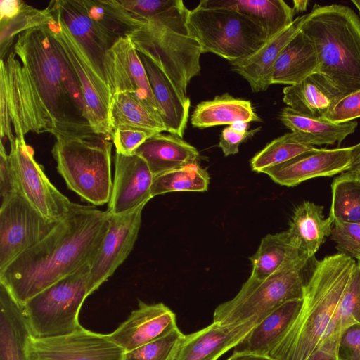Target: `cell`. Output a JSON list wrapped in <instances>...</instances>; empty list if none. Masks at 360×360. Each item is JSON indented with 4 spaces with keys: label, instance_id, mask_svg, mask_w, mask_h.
I'll return each mask as SVG.
<instances>
[{
    "label": "cell",
    "instance_id": "37",
    "mask_svg": "<svg viewBox=\"0 0 360 360\" xmlns=\"http://www.w3.org/2000/svg\"><path fill=\"white\" fill-rule=\"evenodd\" d=\"M360 324V262L356 265L323 340L340 337L348 327Z\"/></svg>",
    "mask_w": 360,
    "mask_h": 360
},
{
    "label": "cell",
    "instance_id": "24",
    "mask_svg": "<svg viewBox=\"0 0 360 360\" xmlns=\"http://www.w3.org/2000/svg\"><path fill=\"white\" fill-rule=\"evenodd\" d=\"M198 6L236 11L259 25L268 40L289 27L295 20L293 8L283 0H203Z\"/></svg>",
    "mask_w": 360,
    "mask_h": 360
},
{
    "label": "cell",
    "instance_id": "4",
    "mask_svg": "<svg viewBox=\"0 0 360 360\" xmlns=\"http://www.w3.org/2000/svg\"><path fill=\"white\" fill-rule=\"evenodd\" d=\"M314 43L317 72L344 95L360 90V18L349 6L315 4L301 27Z\"/></svg>",
    "mask_w": 360,
    "mask_h": 360
},
{
    "label": "cell",
    "instance_id": "19",
    "mask_svg": "<svg viewBox=\"0 0 360 360\" xmlns=\"http://www.w3.org/2000/svg\"><path fill=\"white\" fill-rule=\"evenodd\" d=\"M177 328L176 315L167 306L139 300L138 308L108 335L127 352L160 339Z\"/></svg>",
    "mask_w": 360,
    "mask_h": 360
},
{
    "label": "cell",
    "instance_id": "9",
    "mask_svg": "<svg viewBox=\"0 0 360 360\" xmlns=\"http://www.w3.org/2000/svg\"><path fill=\"white\" fill-rule=\"evenodd\" d=\"M306 264L284 267L267 278L259 281L250 277L231 300L214 310L213 322L238 325L252 319H263L283 303L302 299V270Z\"/></svg>",
    "mask_w": 360,
    "mask_h": 360
},
{
    "label": "cell",
    "instance_id": "14",
    "mask_svg": "<svg viewBox=\"0 0 360 360\" xmlns=\"http://www.w3.org/2000/svg\"><path fill=\"white\" fill-rule=\"evenodd\" d=\"M144 206L124 214H110L106 234L90 264L89 285L92 292L114 274L130 254L138 237Z\"/></svg>",
    "mask_w": 360,
    "mask_h": 360
},
{
    "label": "cell",
    "instance_id": "41",
    "mask_svg": "<svg viewBox=\"0 0 360 360\" xmlns=\"http://www.w3.org/2000/svg\"><path fill=\"white\" fill-rule=\"evenodd\" d=\"M330 238L340 252L360 259V224L335 221Z\"/></svg>",
    "mask_w": 360,
    "mask_h": 360
},
{
    "label": "cell",
    "instance_id": "16",
    "mask_svg": "<svg viewBox=\"0 0 360 360\" xmlns=\"http://www.w3.org/2000/svg\"><path fill=\"white\" fill-rule=\"evenodd\" d=\"M352 151V146L333 149L314 148L261 173L268 175L276 184L292 187L309 179L332 176L348 171Z\"/></svg>",
    "mask_w": 360,
    "mask_h": 360
},
{
    "label": "cell",
    "instance_id": "33",
    "mask_svg": "<svg viewBox=\"0 0 360 360\" xmlns=\"http://www.w3.org/2000/svg\"><path fill=\"white\" fill-rule=\"evenodd\" d=\"M110 120L112 130L126 127L144 130L153 134L167 131L159 112L136 95L128 92L112 95Z\"/></svg>",
    "mask_w": 360,
    "mask_h": 360
},
{
    "label": "cell",
    "instance_id": "29",
    "mask_svg": "<svg viewBox=\"0 0 360 360\" xmlns=\"http://www.w3.org/2000/svg\"><path fill=\"white\" fill-rule=\"evenodd\" d=\"M30 335L22 307L0 283V360H28L26 342Z\"/></svg>",
    "mask_w": 360,
    "mask_h": 360
},
{
    "label": "cell",
    "instance_id": "2",
    "mask_svg": "<svg viewBox=\"0 0 360 360\" xmlns=\"http://www.w3.org/2000/svg\"><path fill=\"white\" fill-rule=\"evenodd\" d=\"M110 218L107 210L75 203L45 238L0 271V283L24 305L92 261L106 234Z\"/></svg>",
    "mask_w": 360,
    "mask_h": 360
},
{
    "label": "cell",
    "instance_id": "5",
    "mask_svg": "<svg viewBox=\"0 0 360 360\" xmlns=\"http://www.w3.org/2000/svg\"><path fill=\"white\" fill-rule=\"evenodd\" d=\"M110 138L93 133L56 139L52 155L67 186L94 205L109 202L112 191Z\"/></svg>",
    "mask_w": 360,
    "mask_h": 360
},
{
    "label": "cell",
    "instance_id": "47",
    "mask_svg": "<svg viewBox=\"0 0 360 360\" xmlns=\"http://www.w3.org/2000/svg\"><path fill=\"white\" fill-rule=\"evenodd\" d=\"M340 337H332L321 341L307 360H339L338 351Z\"/></svg>",
    "mask_w": 360,
    "mask_h": 360
},
{
    "label": "cell",
    "instance_id": "46",
    "mask_svg": "<svg viewBox=\"0 0 360 360\" xmlns=\"http://www.w3.org/2000/svg\"><path fill=\"white\" fill-rule=\"evenodd\" d=\"M18 192L15 175L2 141L0 148V194L1 201L13 193Z\"/></svg>",
    "mask_w": 360,
    "mask_h": 360
},
{
    "label": "cell",
    "instance_id": "48",
    "mask_svg": "<svg viewBox=\"0 0 360 360\" xmlns=\"http://www.w3.org/2000/svg\"><path fill=\"white\" fill-rule=\"evenodd\" d=\"M25 2L20 0H1L0 1V20L15 16L22 8Z\"/></svg>",
    "mask_w": 360,
    "mask_h": 360
},
{
    "label": "cell",
    "instance_id": "50",
    "mask_svg": "<svg viewBox=\"0 0 360 360\" xmlns=\"http://www.w3.org/2000/svg\"><path fill=\"white\" fill-rule=\"evenodd\" d=\"M227 360H273L269 356L249 354H233Z\"/></svg>",
    "mask_w": 360,
    "mask_h": 360
},
{
    "label": "cell",
    "instance_id": "13",
    "mask_svg": "<svg viewBox=\"0 0 360 360\" xmlns=\"http://www.w3.org/2000/svg\"><path fill=\"white\" fill-rule=\"evenodd\" d=\"M124 353L108 334L82 326L72 333L49 338L30 335L26 342L28 360H121Z\"/></svg>",
    "mask_w": 360,
    "mask_h": 360
},
{
    "label": "cell",
    "instance_id": "8",
    "mask_svg": "<svg viewBox=\"0 0 360 360\" xmlns=\"http://www.w3.org/2000/svg\"><path fill=\"white\" fill-rule=\"evenodd\" d=\"M172 18L143 21L129 37L136 51L148 57L179 94L188 99L187 86L200 71V58L203 53L195 38L175 32L167 26Z\"/></svg>",
    "mask_w": 360,
    "mask_h": 360
},
{
    "label": "cell",
    "instance_id": "42",
    "mask_svg": "<svg viewBox=\"0 0 360 360\" xmlns=\"http://www.w3.org/2000/svg\"><path fill=\"white\" fill-rule=\"evenodd\" d=\"M248 123L239 122L229 125L221 131L219 147L225 156L235 155L239 151V146L261 130V127L248 130Z\"/></svg>",
    "mask_w": 360,
    "mask_h": 360
},
{
    "label": "cell",
    "instance_id": "52",
    "mask_svg": "<svg viewBox=\"0 0 360 360\" xmlns=\"http://www.w3.org/2000/svg\"><path fill=\"white\" fill-rule=\"evenodd\" d=\"M352 3L355 6L356 9L358 10L360 16V0H353L352 1Z\"/></svg>",
    "mask_w": 360,
    "mask_h": 360
},
{
    "label": "cell",
    "instance_id": "36",
    "mask_svg": "<svg viewBox=\"0 0 360 360\" xmlns=\"http://www.w3.org/2000/svg\"><path fill=\"white\" fill-rule=\"evenodd\" d=\"M316 148L296 132L285 133L274 139L255 154L250 160L253 171L264 169L281 164Z\"/></svg>",
    "mask_w": 360,
    "mask_h": 360
},
{
    "label": "cell",
    "instance_id": "32",
    "mask_svg": "<svg viewBox=\"0 0 360 360\" xmlns=\"http://www.w3.org/2000/svg\"><path fill=\"white\" fill-rule=\"evenodd\" d=\"M250 101L236 98L229 94L198 104L191 123L193 127L203 129L217 125H231L236 122H261Z\"/></svg>",
    "mask_w": 360,
    "mask_h": 360
},
{
    "label": "cell",
    "instance_id": "18",
    "mask_svg": "<svg viewBox=\"0 0 360 360\" xmlns=\"http://www.w3.org/2000/svg\"><path fill=\"white\" fill-rule=\"evenodd\" d=\"M105 67L112 95L133 94L159 112L146 69L129 36L120 37L109 49Z\"/></svg>",
    "mask_w": 360,
    "mask_h": 360
},
{
    "label": "cell",
    "instance_id": "20",
    "mask_svg": "<svg viewBox=\"0 0 360 360\" xmlns=\"http://www.w3.org/2000/svg\"><path fill=\"white\" fill-rule=\"evenodd\" d=\"M262 319L238 325L213 322L195 333L185 335L176 360H217L234 348Z\"/></svg>",
    "mask_w": 360,
    "mask_h": 360
},
{
    "label": "cell",
    "instance_id": "43",
    "mask_svg": "<svg viewBox=\"0 0 360 360\" xmlns=\"http://www.w3.org/2000/svg\"><path fill=\"white\" fill-rule=\"evenodd\" d=\"M153 134L141 129L120 127L113 130L112 141L116 153L131 155Z\"/></svg>",
    "mask_w": 360,
    "mask_h": 360
},
{
    "label": "cell",
    "instance_id": "28",
    "mask_svg": "<svg viewBox=\"0 0 360 360\" xmlns=\"http://www.w3.org/2000/svg\"><path fill=\"white\" fill-rule=\"evenodd\" d=\"M319 59L312 41L300 31L283 49L274 65L272 84L294 85L317 72Z\"/></svg>",
    "mask_w": 360,
    "mask_h": 360
},
{
    "label": "cell",
    "instance_id": "1",
    "mask_svg": "<svg viewBox=\"0 0 360 360\" xmlns=\"http://www.w3.org/2000/svg\"><path fill=\"white\" fill-rule=\"evenodd\" d=\"M1 137L56 139L94 133L79 82L48 24L20 33L0 61Z\"/></svg>",
    "mask_w": 360,
    "mask_h": 360
},
{
    "label": "cell",
    "instance_id": "53",
    "mask_svg": "<svg viewBox=\"0 0 360 360\" xmlns=\"http://www.w3.org/2000/svg\"><path fill=\"white\" fill-rule=\"evenodd\" d=\"M357 261H359V262H360V259H358Z\"/></svg>",
    "mask_w": 360,
    "mask_h": 360
},
{
    "label": "cell",
    "instance_id": "51",
    "mask_svg": "<svg viewBox=\"0 0 360 360\" xmlns=\"http://www.w3.org/2000/svg\"><path fill=\"white\" fill-rule=\"evenodd\" d=\"M294 6L293 9L295 12H302L306 11L307 8V5L309 4L308 1H293Z\"/></svg>",
    "mask_w": 360,
    "mask_h": 360
},
{
    "label": "cell",
    "instance_id": "45",
    "mask_svg": "<svg viewBox=\"0 0 360 360\" xmlns=\"http://www.w3.org/2000/svg\"><path fill=\"white\" fill-rule=\"evenodd\" d=\"M338 355L339 360H360V324L352 325L342 332Z\"/></svg>",
    "mask_w": 360,
    "mask_h": 360
},
{
    "label": "cell",
    "instance_id": "7",
    "mask_svg": "<svg viewBox=\"0 0 360 360\" xmlns=\"http://www.w3.org/2000/svg\"><path fill=\"white\" fill-rule=\"evenodd\" d=\"M187 27L202 53H214L230 63L250 56L268 40L253 20L231 9L198 6L189 10Z\"/></svg>",
    "mask_w": 360,
    "mask_h": 360
},
{
    "label": "cell",
    "instance_id": "54",
    "mask_svg": "<svg viewBox=\"0 0 360 360\" xmlns=\"http://www.w3.org/2000/svg\"><path fill=\"white\" fill-rule=\"evenodd\" d=\"M273 360H276V359H273Z\"/></svg>",
    "mask_w": 360,
    "mask_h": 360
},
{
    "label": "cell",
    "instance_id": "15",
    "mask_svg": "<svg viewBox=\"0 0 360 360\" xmlns=\"http://www.w3.org/2000/svg\"><path fill=\"white\" fill-rule=\"evenodd\" d=\"M48 6L51 13L65 25L98 74L109 86L105 67L106 54L120 38L91 18L79 0H56L50 2Z\"/></svg>",
    "mask_w": 360,
    "mask_h": 360
},
{
    "label": "cell",
    "instance_id": "40",
    "mask_svg": "<svg viewBox=\"0 0 360 360\" xmlns=\"http://www.w3.org/2000/svg\"><path fill=\"white\" fill-rule=\"evenodd\" d=\"M184 335L178 328L160 339L124 352L121 360H176Z\"/></svg>",
    "mask_w": 360,
    "mask_h": 360
},
{
    "label": "cell",
    "instance_id": "35",
    "mask_svg": "<svg viewBox=\"0 0 360 360\" xmlns=\"http://www.w3.org/2000/svg\"><path fill=\"white\" fill-rule=\"evenodd\" d=\"M210 176L198 163H191L154 176L152 198L169 192H202L208 188Z\"/></svg>",
    "mask_w": 360,
    "mask_h": 360
},
{
    "label": "cell",
    "instance_id": "38",
    "mask_svg": "<svg viewBox=\"0 0 360 360\" xmlns=\"http://www.w3.org/2000/svg\"><path fill=\"white\" fill-rule=\"evenodd\" d=\"M52 18L53 15L49 6L37 9L25 3L15 16L0 20L1 59H4L15 36L28 30L46 25Z\"/></svg>",
    "mask_w": 360,
    "mask_h": 360
},
{
    "label": "cell",
    "instance_id": "22",
    "mask_svg": "<svg viewBox=\"0 0 360 360\" xmlns=\"http://www.w3.org/2000/svg\"><path fill=\"white\" fill-rule=\"evenodd\" d=\"M139 55L146 69L156 105L167 131L182 138L189 115L190 98L184 99L167 77L148 57L141 53Z\"/></svg>",
    "mask_w": 360,
    "mask_h": 360
},
{
    "label": "cell",
    "instance_id": "11",
    "mask_svg": "<svg viewBox=\"0 0 360 360\" xmlns=\"http://www.w3.org/2000/svg\"><path fill=\"white\" fill-rule=\"evenodd\" d=\"M8 154L18 192L46 219L58 222L72 208L71 202L49 181L25 137H15Z\"/></svg>",
    "mask_w": 360,
    "mask_h": 360
},
{
    "label": "cell",
    "instance_id": "17",
    "mask_svg": "<svg viewBox=\"0 0 360 360\" xmlns=\"http://www.w3.org/2000/svg\"><path fill=\"white\" fill-rule=\"evenodd\" d=\"M153 179L154 175L142 158L116 153L115 175L107 211L117 215L146 205L153 198Z\"/></svg>",
    "mask_w": 360,
    "mask_h": 360
},
{
    "label": "cell",
    "instance_id": "10",
    "mask_svg": "<svg viewBox=\"0 0 360 360\" xmlns=\"http://www.w3.org/2000/svg\"><path fill=\"white\" fill-rule=\"evenodd\" d=\"M52 15L49 28L60 45L79 82L89 122L94 133L112 139L110 107L112 94L65 25L58 16Z\"/></svg>",
    "mask_w": 360,
    "mask_h": 360
},
{
    "label": "cell",
    "instance_id": "44",
    "mask_svg": "<svg viewBox=\"0 0 360 360\" xmlns=\"http://www.w3.org/2000/svg\"><path fill=\"white\" fill-rule=\"evenodd\" d=\"M359 117L360 90L345 96L322 118L333 122H346Z\"/></svg>",
    "mask_w": 360,
    "mask_h": 360
},
{
    "label": "cell",
    "instance_id": "21",
    "mask_svg": "<svg viewBox=\"0 0 360 360\" xmlns=\"http://www.w3.org/2000/svg\"><path fill=\"white\" fill-rule=\"evenodd\" d=\"M307 13L297 17L286 29L275 35L250 56L231 62V69L243 77L253 92L266 91L272 84L274 65L288 42L300 31Z\"/></svg>",
    "mask_w": 360,
    "mask_h": 360
},
{
    "label": "cell",
    "instance_id": "26",
    "mask_svg": "<svg viewBox=\"0 0 360 360\" xmlns=\"http://www.w3.org/2000/svg\"><path fill=\"white\" fill-rule=\"evenodd\" d=\"M148 164L154 176L198 163V150L182 138L171 134L157 133L149 137L135 152Z\"/></svg>",
    "mask_w": 360,
    "mask_h": 360
},
{
    "label": "cell",
    "instance_id": "39",
    "mask_svg": "<svg viewBox=\"0 0 360 360\" xmlns=\"http://www.w3.org/2000/svg\"><path fill=\"white\" fill-rule=\"evenodd\" d=\"M117 1L132 18L141 22L186 14L189 11L181 0H117Z\"/></svg>",
    "mask_w": 360,
    "mask_h": 360
},
{
    "label": "cell",
    "instance_id": "6",
    "mask_svg": "<svg viewBox=\"0 0 360 360\" xmlns=\"http://www.w3.org/2000/svg\"><path fill=\"white\" fill-rule=\"evenodd\" d=\"M90 264L58 280L22 306L33 337L61 335L82 327L80 309L93 293L89 285Z\"/></svg>",
    "mask_w": 360,
    "mask_h": 360
},
{
    "label": "cell",
    "instance_id": "25",
    "mask_svg": "<svg viewBox=\"0 0 360 360\" xmlns=\"http://www.w3.org/2000/svg\"><path fill=\"white\" fill-rule=\"evenodd\" d=\"M302 303V299L291 300L271 311L233 348V354L269 356L295 318Z\"/></svg>",
    "mask_w": 360,
    "mask_h": 360
},
{
    "label": "cell",
    "instance_id": "30",
    "mask_svg": "<svg viewBox=\"0 0 360 360\" xmlns=\"http://www.w3.org/2000/svg\"><path fill=\"white\" fill-rule=\"evenodd\" d=\"M250 259L252 266L250 277L259 281L267 278L284 267L307 264L309 261L294 245L288 230L264 237Z\"/></svg>",
    "mask_w": 360,
    "mask_h": 360
},
{
    "label": "cell",
    "instance_id": "3",
    "mask_svg": "<svg viewBox=\"0 0 360 360\" xmlns=\"http://www.w3.org/2000/svg\"><path fill=\"white\" fill-rule=\"evenodd\" d=\"M356 265L342 252L316 263L305 283L301 307L271 352V359L307 360L322 341Z\"/></svg>",
    "mask_w": 360,
    "mask_h": 360
},
{
    "label": "cell",
    "instance_id": "34",
    "mask_svg": "<svg viewBox=\"0 0 360 360\" xmlns=\"http://www.w3.org/2000/svg\"><path fill=\"white\" fill-rule=\"evenodd\" d=\"M331 191L329 216L333 221L360 224V174L342 173L333 179Z\"/></svg>",
    "mask_w": 360,
    "mask_h": 360
},
{
    "label": "cell",
    "instance_id": "31",
    "mask_svg": "<svg viewBox=\"0 0 360 360\" xmlns=\"http://www.w3.org/2000/svg\"><path fill=\"white\" fill-rule=\"evenodd\" d=\"M280 121L292 131L300 134L311 146L340 143L357 128L356 121L333 122L321 117L301 114L289 107L283 108Z\"/></svg>",
    "mask_w": 360,
    "mask_h": 360
},
{
    "label": "cell",
    "instance_id": "27",
    "mask_svg": "<svg viewBox=\"0 0 360 360\" xmlns=\"http://www.w3.org/2000/svg\"><path fill=\"white\" fill-rule=\"evenodd\" d=\"M323 207L304 201L295 209L288 231L294 245L307 259H311L330 236L334 221L324 219Z\"/></svg>",
    "mask_w": 360,
    "mask_h": 360
},
{
    "label": "cell",
    "instance_id": "49",
    "mask_svg": "<svg viewBox=\"0 0 360 360\" xmlns=\"http://www.w3.org/2000/svg\"><path fill=\"white\" fill-rule=\"evenodd\" d=\"M352 147V163L348 171L360 174V142Z\"/></svg>",
    "mask_w": 360,
    "mask_h": 360
},
{
    "label": "cell",
    "instance_id": "12",
    "mask_svg": "<svg viewBox=\"0 0 360 360\" xmlns=\"http://www.w3.org/2000/svg\"><path fill=\"white\" fill-rule=\"evenodd\" d=\"M57 223L44 217L18 192L1 201L0 271L45 238Z\"/></svg>",
    "mask_w": 360,
    "mask_h": 360
},
{
    "label": "cell",
    "instance_id": "23",
    "mask_svg": "<svg viewBox=\"0 0 360 360\" xmlns=\"http://www.w3.org/2000/svg\"><path fill=\"white\" fill-rule=\"evenodd\" d=\"M283 93V101L288 107L301 114L321 118L345 96L319 72L284 87Z\"/></svg>",
    "mask_w": 360,
    "mask_h": 360
}]
</instances>
